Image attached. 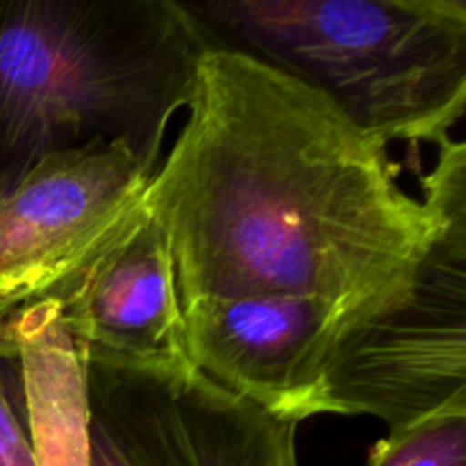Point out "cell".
Listing matches in <instances>:
<instances>
[{"instance_id":"9","label":"cell","mask_w":466,"mask_h":466,"mask_svg":"<svg viewBox=\"0 0 466 466\" xmlns=\"http://www.w3.org/2000/svg\"><path fill=\"white\" fill-rule=\"evenodd\" d=\"M0 360L23 373L36 466H89L85 353L57 300L32 305L0 328Z\"/></svg>"},{"instance_id":"11","label":"cell","mask_w":466,"mask_h":466,"mask_svg":"<svg viewBox=\"0 0 466 466\" xmlns=\"http://www.w3.org/2000/svg\"><path fill=\"white\" fill-rule=\"evenodd\" d=\"M0 466H36L25 426L14 410L0 373Z\"/></svg>"},{"instance_id":"7","label":"cell","mask_w":466,"mask_h":466,"mask_svg":"<svg viewBox=\"0 0 466 466\" xmlns=\"http://www.w3.org/2000/svg\"><path fill=\"white\" fill-rule=\"evenodd\" d=\"M180 309L185 355L203 376L287 421L308 419L341 305L280 294L198 299Z\"/></svg>"},{"instance_id":"8","label":"cell","mask_w":466,"mask_h":466,"mask_svg":"<svg viewBox=\"0 0 466 466\" xmlns=\"http://www.w3.org/2000/svg\"><path fill=\"white\" fill-rule=\"evenodd\" d=\"M59 305L82 353L187 358L171 250L148 212Z\"/></svg>"},{"instance_id":"4","label":"cell","mask_w":466,"mask_h":466,"mask_svg":"<svg viewBox=\"0 0 466 466\" xmlns=\"http://www.w3.org/2000/svg\"><path fill=\"white\" fill-rule=\"evenodd\" d=\"M440 230L390 294L346 312L319 369L308 419L376 417L390 431L466 412V144L449 139L421 177Z\"/></svg>"},{"instance_id":"2","label":"cell","mask_w":466,"mask_h":466,"mask_svg":"<svg viewBox=\"0 0 466 466\" xmlns=\"http://www.w3.org/2000/svg\"><path fill=\"white\" fill-rule=\"evenodd\" d=\"M209 48L180 0H0V173L118 144L153 176Z\"/></svg>"},{"instance_id":"3","label":"cell","mask_w":466,"mask_h":466,"mask_svg":"<svg viewBox=\"0 0 466 466\" xmlns=\"http://www.w3.org/2000/svg\"><path fill=\"white\" fill-rule=\"evenodd\" d=\"M217 48L330 100L367 139L435 144L466 109V0L185 3Z\"/></svg>"},{"instance_id":"5","label":"cell","mask_w":466,"mask_h":466,"mask_svg":"<svg viewBox=\"0 0 466 466\" xmlns=\"http://www.w3.org/2000/svg\"><path fill=\"white\" fill-rule=\"evenodd\" d=\"M89 466H300L299 423L223 390L187 358L85 353Z\"/></svg>"},{"instance_id":"1","label":"cell","mask_w":466,"mask_h":466,"mask_svg":"<svg viewBox=\"0 0 466 466\" xmlns=\"http://www.w3.org/2000/svg\"><path fill=\"white\" fill-rule=\"evenodd\" d=\"M189 116L144 189L177 300L321 296L346 312L394 291L440 230L387 148L287 73L212 46Z\"/></svg>"},{"instance_id":"6","label":"cell","mask_w":466,"mask_h":466,"mask_svg":"<svg viewBox=\"0 0 466 466\" xmlns=\"http://www.w3.org/2000/svg\"><path fill=\"white\" fill-rule=\"evenodd\" d=\"M148 180L118 144L0 173V328L32 305L64 303L141 221Z\"/></svg>"},{"instance_id":"10","label":"cell","mask_w":466,"mask_h":466,"mask_svg":"<svg viewBox=\"0 0 466 466\" xmlns=\"http://www.w3.org/2000/svg\"><path fill=\"white\" fill-rule=\"evenodd\" d=\"M367 466H466V412H441L390 431Z\"/></svg>"}]
</instances>
